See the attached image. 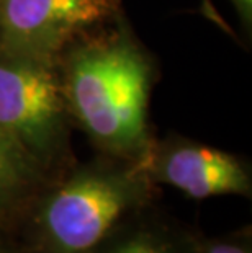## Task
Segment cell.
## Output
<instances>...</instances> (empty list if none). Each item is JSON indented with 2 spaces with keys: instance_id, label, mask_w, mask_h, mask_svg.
Masks as SVG:
<instances>
[{
  "instance_id": "cell-1",
  "label": "cell",
  "mask_w": 252,
  "mask_h": 253,
  "mask_svg": "<svg viewBox=\"0 0 252 253\" xmlns=\"http://www.w3.org/2000/svg\"><path fill=\"white\" fill-rule=\"evenodd\" d=\"M57 69L72 125L99 154L146 165L155 64L125 15L69 46Z\"/></svg>"
},
{
  "instance_id": "cell-2",
  "label": "cell",
  "mask_w": 252,
  "mask_h": 253,
  "mask_svg": "<svg viewBox=\"0 0 252 253\" xmlns=\"http://www.w3.org/2000/svg\"><path fill=\"white\" fill-rule=\"evenodd\" d=\"M155 188L139 164L99 155L74 162L21 217L18 253H90L120 222L152 206Z\"/></svg>"
},
{
  "instance_id": "cell-3",
  "label": "cell",
  "mask_w": 252,
  "mask_h": 253,
  "mask_svg": "<svg viewBox=\"0 0 252 253\" xmlns=\"http://www.w3.org/2000/svg\"><path fill=\"white\" fill-rule=\"evenodd\" d=\"M57 64L0 47V129L52 178L74 164Z\"/></svg>"
},
{
  "instance_id": "cell-4",
  "label": "cell",
  "mask_w": 252,
  "mask_h": 253,
  "mask_svg": "<svg viewBox=\"0 0 252 253\" xmlns=\"http://www.w3.org/2000/svg\"><path fill=\"white\" fill-rule=\"evenodd\" d=\"M120 15L121 0H0V47L59 64L69 46Z\"/></svg>"
},
{
  "instance_id": "cell-5",
  "label": "cell",
  "mask_w": 252,
  "mask_h": 253,
  "mask_svg": "<svg viewBox=\"0 0 252 253\" xmlns=\"http://www.w3.org/2000/svg\"><path fill=\"white\" fill-rule=\"evenodd\" d=\"M144 169L154 185L172 186L195 201L252 195V170L244 157L179 134L155 139Z\"/></svg>"
},
{
  "instance_id": "cell-6",
  "label": "cell",
  "mask_w": 252,
  "mask_h": 253,
  "mask_svg": "<svg viewBox=\"0 0 252 253\" xmlns=\"http://www.w3.org/2000/svg\"><path fill=\"white\" fill-rule=\"evenodd\" d=\"M51 176L0 129V232H13Z\"/></svg>"
},
{
  "instance_id": "cell-7",
  "label": "cell",
  "mask_w": 252,
  "mask_h": 253,
  "mask_svg": "<svg viewBox=\"0 0 252 253\" xmlns=\"http://www.w3.org/2000/svg\"><path fill=\"white\" fill-rule=\"evenodd\" d=\"M194 235L149 206L118 224L90 253H190Z\"/></svg>"
},
{
  "instance_id": "cell-8",
  "label": "cell",
  "mask_w": 252,
  "mask_h": 253,
  "mask_svg": "<svg viewBox=\"0 0 252 253\" xmlns=\"http://www.w3.org/2000/svg\"><path fill=\"white\" fill-rule=\"evenodd\" d=\"M190 253H252L251 227L218 237H205L195 232Z\"/></svg>"
},
{
  "instance_id": "cell-9",
  "label": "cell",
  "mask_w": 252,
  "mask_h": 253,
  "mask_svg": "<svg viewBox=\"0 0 252 253\" xmlns=\"http://www.w3.org/2000/svg\"><path fill=\"white\" fill-rule=\"evenodd\" d=\"M228 2L231 3L236 15H238L246 40L251 41V36H252V0H228Z\"/></svg>"
},
{
  "instance_id": "cell-10",
  "label": "cell",
  "mask_w": 252,
  "mask_h": 253,
  "mask_svg": "<svg viewBox=\"0 0 252 253\" xmlns=\"http://www.w3.org/2000/svg\"><path fill=\"white\" fill-rule=\"evenodd\" d=\"M200 13L208 21H211V23L216 26V28L221 30L224 35H228V36H231V38H236L233 28L228 25V21L224 20L221 17V13H219L218 10H216V7H214V3H213V0H200Z\"/></svg>"
},
{
  "instance_id": "cell-11",
  "label": "cell",
  "mask_w": 252,
  "mask_h": 253,
  "mask_svg": "<svg viewBox=\"0 0 252 253\" xmlns=\"http://www.w3.org/2000/svg\"><path fill=\"white\" fill-rule=\"evenodd\" d=\"M0 253H18L10 237H0Z\"/></svg>"
}]
</instances>
